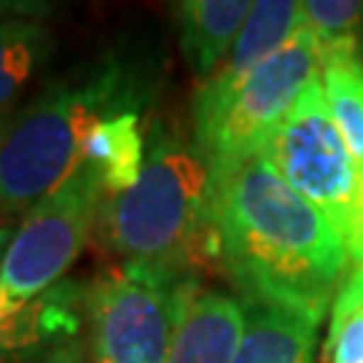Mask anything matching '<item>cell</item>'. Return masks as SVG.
Masks as SVG:
<instances>
[{
	"label": "cell",
	"mask_w": 363,
	"mask_h": 363,
	"mask_svg": "<svg viewBox=\"0 0 363 363\" xmlns=\"http://www.w3.org/2000/svg\"><path fill=\"white\" fill-rule=\"evenodd\" d=\"M240 304L242 334L232 363H318L320 323L261 301Z\"/></svg>",
	"instance_id": "cell-12"
},
{
	"label": "cell",
	"mask_w": 363,
	"mask_h": 363,
	"mask_svg": "<svg viewBox=\"0 0 363 363\" xmlns=\"http://www.w3.org/2000/svg\"><path fill=\"white\" fill-rule=\"evenodd\" d=\"M38 3H0V140L19 113V100L49 67L57 35Z\"/></svg>",
	"instance_id": "cell-9"
},
{
	"label": "cell",
	"mask_w": 363,
	"mask_h": 363,
	"mask_svg": "<svg viewBox=\"0 0 363 363\" xmlns=\"http://www.w3.org/2000/svg\"><path fill=\"white\" fill-rule=\"evenodd\" d=\"M151 70L127 52H103L43 84L0 140V220L13 223L81 164L97 118L148 108Z\"/></svg>",
	"instance_id": "cell-2"
},
{
	"label": "cell",
	"mask_w": 363,
	"mask_h": 363,
	"mask_svg": "<svg viewBox=\"0 0 363 363\" xmlns=\"http://www.w3.org/2000/svg\"><path fill=\"white\" fill-rule=\"evenodd\" d=\"M363 240V172H361V196H358V220H355V229L347 237V250L352 245H358Z\"/></svg>",
	"instance_id": "cell-18"
},
{
	"label": "cell",
	"mask_w": 363,
	"mask_h": 363,
	"mask_svg": "<svg viewBox=\"0 0 363 363\" xmlns=\"http://www.w3.org/2000/svg\"><path fill=\"white\" fill-rule=\"evenodd\" d=\"M320 86L331 118L363 172V62L334 60L320 65Z\"/></svg>",
	"instance_id": "cell-16"
},
{
	"label": "cell",
	"mask_w": 363,
	"mask_h": 363,
	"mask_svg": "<svg viewBox=\"0 0 363 363\" xmlns=\"http://www.w3.org/2000/svg\"><path fill=\"white\" fill-rule=\"evenodd\" d=\"M304 27L310 30L320 65L334 60L363 62V3L361 0H307Z\"/></svg>",
	"instance_id": "cell-15"
},
{
	"label": "cell",
	"mask_w": 363,
	"mask_h": 363,
	"mask_svg": "<svg viewBox=\"0 0 363 363\" xmlns=\"http://www.w3.org/2000/svg\"><path fill=\"white\" fill-rule=\"evenodd\" d=\"M261 156L296 194L320 210L347 242L358 220L361 169L331 118L320 76L301 91Z\"/></svg>",
	"instance_id": "cell-7"
},
{
	"label": "cell",
	"mask_w": 363,
	"mask_h": 363,
	"mask_svg": "<svg viewBox=\"0 0 363 363\" xmlns=\"http://www.w3.org/2000/svg\"><path fill=\"white\" fill-rule=\"evenodd\" d=\"M148 127L143 108H127L97 118L89 127L81 162L97 172L105 194H121L138 183L148 154Z\"/></svg>",
	"instance_id": "cell-10"
},
{
	"label": "cell",
	"mask_w": 363,
	"mask_h": 363,
	"mask_svg": "<svg viewBox=\"0 0 363 363\" xmlns=\"http://www.w3.org/2000/svg\"><path fill=\"white\" fill-rule=\"evenodd\" d=\"M218 267L240 301H261L323 323L352 264L347 242L264 156L216 178Z\"/></svg>",
	"instance_id": "cell-1"
},
{
	"label": "cell",
	"mask_w": 363,
	"mask_h": 363,
	"mask_svg": "<svg viewBox=\"0 0 363 363\" xmlns=\"http://www.w3.org/2000/svg\"><path fill=\"white\" fill-rule=\"evenodd\" d=\"M103 196L97 172L81 162L22 216L0 259V328L60 286L97 229Z\"/></svg>",
	"instance_id": "cell-6"
},
{
	"label": "cell",
	"mask_w": 363,
	"mask_h": 363,
	"mask_svg": "<svg viewBox=\"0 0 363 363\" xmlns=\"http://www.w3.org/2000/svg\"><path fill=\"white\" fill-rule=\"evenodd\" d=\"M213 199L216 175L191 132L175 118L154 116L143 172L127 191L103 196L94 237L121 261L199 272L202 264H218Z\"/></svg>",
	"instance_id": "cell-3"
},
{
	"label": "cell",
	"mask_w": 363,
	"mask_h": 363,
	"mask_svg": "<svg viewBox=\"0 0 363 363\" xmlns=\"http://www.w3.org/2000/svg\"><path fill=\"white\" fill-rule=\"evenodd\" d=\"M11 223H6V220H0V259H3V250H6V245H9V240H11Z\"/></svg>",
	"instance_id": "cell-19"
},
{
	"label": "cell",
	"mask_w": 363,
	"mask_h": 363,
	"mask_svg": "<svg viewBox=\"0 0 363 363\" xmlns=\"http://www.w3.org/2000/svg\"><path fill=\"white\" fill-rule=\"evenodd\" d=\"M0 363H89L86 291L62 280L3 325Z\"/></svg>",
	"instance_id": "cell-8"
},
{
	"label": "cell",
	"mask_w": 363,
	"mask_h": 363,
	"mask_svg": "<svg viewBox=\"0 0 363 363\" xmlns=\"http://www.w3.org/2000/svg\"><path fill=\"white\" fill-rule=\"evenodd\" d=\"M318 76L320 57L310 30L301 27L280 52L229 89L196 86L189 108V132L213 175L220 178L261 156L272 132Z\"/></svg>",
	"instance_id": "cell-4"
},
{
	"label": "cell",
	"mask_w": 363,
	"mask_h": 363,
	"mask_svg": "<svg viewBox=\"0 0 363 363\" xmlns=\"http://www.w3.org/2000/svg\"><path fill=\"white\" fill-rule=\"evenodd\" d=\"M350 259H352V264H363V240L358 245L350 247Z\"/></svg>",
	"instance_id": "cell-20"
},
{
	"label": "cell",
	"mask_w": 363,
	"mask_h": 363,
	"mask_svg": "<svg viewBox=\"0 0 363 363\" xmlns=\"http://www.w3.org/2000/svg\"><path fill=\"white\" fill-rule=\"evenodd\" d=\"M250 6V0H183L175 6L181 54L199 84L229 57Z\"/></svg>",
	"instance_id": "cell-11"
},
{
	"label": "cell",
	"mask_w": 363,
	"mask_h": 363,
	"mask_svg": "<svg viewBox=\"0 0 363 363\" xmlns=\"http://www.w3.org/2000/svg\"><path fill=\"white\" fill-rule=\"evenodd\" d=\"M325 363H363V264H352L328 310Z\"/></svg>",
	"instance_id": "cell-17"
},
{
	"label": "cell",
	"mask_w": 363,
	"mask_h": 363,
	"mask_svg": "<svg viewBox=\"0 0 363 363\" xmlns=\"http://www.w3.org/2000/svg\"><path fill=\"white\" fill-rule=\"evenodd\" d=\"M301 27H304V6L301 3L296 0H256L250 6V13L234 40L229 57L199 86L213 91L234 86L240 78L280 52Z\"/></svg>",
	"instance_id": "cell-13"
},
{
	"label": "cell",
	"mask_w": 363,
	"mask_h": 363,
	"mask_svg": "<svg viewBox=\"0 0 363 363\" xmlns=\"http://www.w3.org/2000/svg\"><path fill=\"white\" fill-rule=\"evenodd\" d=\"M242 334V304L223 291H196L172 347L169 363H232Z\"/></svg>",
	"instance_id": "cell-14"
},
{
	"label": "cell",
	"mask_w": 363,
	"mask_h": 363,
	"mask_svg": "<svg viewBox=\"0 0 363 363\" xmlns=\"http://www.w3.org/2000/svg\"><path fill=\"white\" fill-rule=\"evenodd\" d=\"M199 272L121 261L86 291L89 363H169Z\"/></svg>",
	"instance_id": "cell-5"
}]
</instances>
